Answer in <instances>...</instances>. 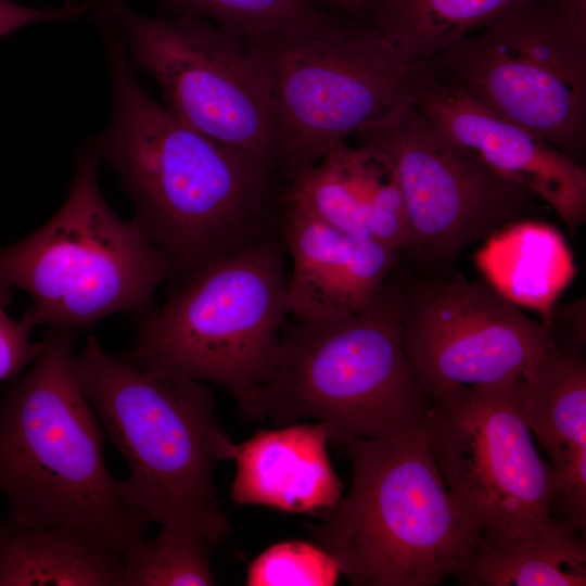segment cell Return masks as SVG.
<instances>
[{
	"instance_id": "obj_5",
	"label": "cell",
	"mask_w": 586,
	"mask_h": 586,
	"mask_svg": "<svg viewBox=\"0 0 586 586\" xmlns=\"http://www.w3.org/2000/svg\"><path fill=\"white\" fill-rule=\"evenodd\" d=\"M347 496L307 524L354 586H433L463 565L480 531L448 493L426 438L347 440Z\"/></svg>"
},
{
	"instance_id": "obj_25",
	"label": "cell",
	"mask_w": 586,
	"mask_h": 586,
	"mask_svg": "<svg viewBox=\"0 0 586 586\" xmlns=\"http://www.w3.org/2000/svg\"><path fill=\"white\" fill-rule=\"evenodd\" d=\"M341 575L335 560L313 542L285 540L259 553L249 565V586H333Z\"/></svg>"
},
{
	"instance_id": "obj_16",
	"label": "cell",
	"mask_w": 586,
	"mask_h": 586,
	"mask_svg": "<svg viewBox=\"0 0 586 586\" xmlns=\"http://www.w3.org/2000/svg\"><path fill=\"white\" fill-rule=\"evenodd\" d=\"M284 200L345 234L374 240L406 257L404 198L392 166L370 145L335 146L289 180Z\"/></svg>"
},
{
	"instance_id": "obj_17",
	"label": "cell",
	"mask_w": 586,
	"mask_h": 586,
	"mask_svg": "<svg viewBox=\"0 0 586 586\" xmlns=\"http://www.w3.org/2000/svg\"><path fill=\"white\" fill-rule=\"evenodd\" d=\"M329 434L320 423L260 429L237 444L231 499L239 505L317 514L342 498L343 483L329 458Z\"/></svg>"
},
{
	"instance_id": "obj_19",
	"label": "cell",
	"mask_w": 586,
	"mask_h": 586,
	"mask_svg": "<svg viewBox=\"0 0 586 586\" xmlns=\"http://www.w3.org/2000/svg\"><path fill=\"white\" fill-rule=\"evenodd\" d=\"M454 577L466 586H585V539L560 521L531 537L481 532Z\"/></svg>"
},
{
	"instance_id": "obj_15",
	"label": "cell",
	"mask_w": 586,
	"mask_h": 586,
	"mask_svg": "<svg viewBox=\"0 0 586 586\" xmlns=\"http://www.w3.org/2000/svg\"><path fill=\"white\" fill-rule=\"evenodd\" d=\"M286 254L289 313L321 320L369 306L403 256L371 239H358L286 202L280 225Z\"/></svg>"
},
{
	"instance_id": "obj_7",
	"label": "cell",
	"mask_w": 586,
	"mask_h": 586,
	"mask_svg": "<svg viewBox=\"0 0 586 586\" xmlns=\"http://www.w3.org/2000/svg\"><path fill=\"white\" fill-rule=\"evenodd\" d=\"M99 163L87 148L80 152L61 208L27 238L0 249V288L31 296L28 311L37 326L74 331L119 311L142 318L154 309L156 288L175 273L141 226L109 206Z\"/></svg>"
},
{
	"instance_id": "obj_3",
	"label": "cell",
	"mask_w": 586,
	"mask_h": 586,
	"mask_svg": "<svg viewBox=\"0 0 586 586\" xmlns=\"http://www.w3.org/2000/svg\"><path fill=\"white\" fill-rule=\"evenodd\" d=\"M78 382L129 476L124 498L148 522L217 547L230 533L215 488L237 444L215 413L204 382L139 369L104 351L90 333L74 360Z\"/></svg>"
},
{
	"instance_id": "obj_24",
	"label": "cell",
	"mask_w": 586,
	"mask_h": 586,
	"mask_svg": "<svg viewBox=\"0 0 586 586\" xmlns=\"http://www.w3.org/2000/svg\"><path fill=\"white\" fill-rule=\"evenodd\" d=\"M214 548L161 528L143 538L124 557L120 586H208Z\"/></svg>"
},
{
	"instance_id": "obj_1",
	"label": "cell",
	"mask_w": 586,
	"mask_h": 586,
	"mask_svg": "<svg viewBox=\"0 0 586 586\" xmlns=\"http://www.w3.org/2000/svg\"><path fill=\"white\" fill-rule=\"evenodd\" d=\"M113 94L107 126L87 149L118 174L133 219L182 278L281 233L288 179L276 160L218 143L179 120L135 75L122 36L93 14Z\"/></svg>"
},
{
	"instance_id": "obj_23",
	"label": "cell",
	"mask_w": 586,
	"mask_h": 586,
	"mask_svg": "<svg viewBox=\"0 0 586 586\" xmlns=\"http://www.w3.org/2000/svg\"><path fill=\"white\" fill-rule=\"evenodd\" d=\"M164 16L191 14L240 36L334 37L356 21L308 0H155Z\"/></svg>"
},
{
	"instance_id": "obj_26",
	"label": "cell",
	"mask_w": 586,
	"mask_h": 586,
	"mask_svg": "<svg viewBox=\"0 0 586 586\" xmlns=\"http://www.w3.org/2000/svg\"><path fill=\"white\" fill-rule=\"evenodd\" d=\"M552 468L555 484L549 502L550 515L574 531L585 533L586 445L571 448Z\"/></svg>"
},
{
	"instance_id": "obj_13",
	"label": "cell",
	"mask_w": 586,
	"mask_h": 586,
	"mask_svg": "<svg viewBox=\"0 0 586 586\" xmlns=\"http://www.w3.org/2000/svg\"><path fill=\"white\" fill-rule=\"evenodd\" d=\"M437 272L404 281L402 295L404 347L430 398L515 378L558 344L482 278Z\"/></svg>"
},
{
	"instance_id": "obj_9",
	"label": "cell",
	"mask_w": 586,
	"mask_h": 586,
	"mask_svg": "<svg viewBox=\"0 0 586 586\" xmlns=\"http://www.w3.org/2000/svg\"><path fill=\"white\" fill-rule=\"evenodd\" d=\"M243 37L278 122L288 182L412 103L413 65L366 23L334 37Z\"/></svg>"
},
{
	"instance_id": "obj_6",
	"label": "cell",
	"mask_w": 586,
	"mask_h": 586,
	"mask_svg": "<svg viewBox=\"0 0 586 586\" xmlns=\"http://www.w3.org/2000/svg\"><path fill=\"white\" fill-rule=\"evenodd\" d=\"M285 256L279 233L184 277L160 309L140 318L119 357L142 370L220 385L243 416L290 316Z\"/></svg>"
},
{
	"instance_id": "obj_22",
	"label": "cell",
	"mask_w": 586,
	"mask_h": 586,
	"mask_svg": "<svg viewBox=\"0 0 586 586\" xmlns=\"http://www.w3.org/2000/svg\"><path fill=\"white\" fill-rule=\"evenodd\" d=\"M526 0H378L368 21L410 65L423 64Z\"/></svg>"
},
{
	"instance_id": "obj_27",
	"label": "cell",
	"mask_w": 586,
	"mask_h": 586,
	"mask_svg": "<svg viewBox=\"0 0 586 586\" xmlns=\"http://www.w3.org/2000/svg\"><path fill=\"white\" fill-rule=\"evenodd\" d=\"M11 301L9 289L0 288V382L14 379L41 348V342L33 343L30 332L37 326L27 310L20 320L7 314Z\"/></svg>"
},
{
	"instance_id": "obj_14",
	"label": "cell",
	"mask_w": 586,
	"mask_h": 586,
	"mask_svg": "<svg viewBox=\"0 0 586 586\" xmlns=\"http://www.w3.org/2000/svg\"><path fill=\"white\" fill-rule=\"evenodd\" d=\"M412 104L457 144L552 208L573 237L586 220V170L538 135L413 65Z\"/></svg>"
},
{
	"instance_id": "obj_29",
	"label": "cell",
	"mask_w": 586,
	"mask_h": 586,
	"mask_svg": "<svg viewBox=\"0 0 586 586\" xmlns=\"http://www.w3.org/2000/svg\"><path fill=\"white\" fill-rule=\"evenodd\" d=\"M333 14L368 24L378 0H308Z\"/></svg>"
},
{
	"instance_id": "obj_28",
	"label": "cell",
	"mask_w": 586,
	"mask_h": 586,
	"mask_svg": "<svg viewBox=\"0 0 586 586\" xmlns=\"http://www.w3.org/2000/svg\"><path fill=\"white\" fill-rule=\"evenodd\" d=\"M88 11L85 0H66L60 8H30L11 0H0V38L25 25L49 22L71 21Z\"/></svg>"
},
{
	"instance_id": "obj_11",
	"label": "cell",
	"mask_w": 586,
	"mask_h": 586,
	"mask_svg": "<svg viewBox=\"0 0 586 586\" xmlns=\"http://www.w3.org/2000/svg\"><path fill=\"white\" fill-rule=\"evenodd\" d=\"M512 379L432 397L425 438L448 493L480 533L531 537L558 523L549 511L555 469L514 406Z\"/></svg>"
},
{
	"instance_id": "obj_12",
	"label": "cell",
	"mask_w": 586,
	"mask_h": 586,
	"mask_svg": "<svg viewBox=\"0 0 586 586\" xmlns=\"http://www.w3.org/2000/svg\"><path fill=\"white\" fill-rule=\"evenodd\" d=\"M392 166L406 208L407 258L443 271L499 228L534 217L537 198L457 144L412 103L354 135Z\"/></svg>"
},
{
	"instance_id": "obj_4",
	"label": "cell",
	"mask_w": 586,
	"mask_h": 586,
	"mask_svg": "<svg viewBox=\"0 0 586 586\" xmlns=\"http://www.w3.org/2000/svg\"><path fill=\"white\" fill-rule=\"evenodd\" d=\"M403 282L391 278L374 302L357 311L286 320L243 417L278 426L313 418L335 446L353 438L426 436L432 400L404 347Z\"/></svg>"
},
{
	"instance_id": "obj_21",
	"label": "cell",
	"mask_w": 586,
	"mask_h": 586,
	"mask_svg": "<svg viewBox=\"0 0 586 586\" xmlns=\"http://www.w3.org/2000/svg\"><path fill=\"white\" fill-rule=\"evenodd\" d=\"M123 560L64 528L0 521V586H120Z\"/></svg>"
},
{
	"instance_id": "obj_18",
	"label": "cell",
	"mask_w": 586,
	"mask_h": 586,
	"mask_svg": "<svg viewBox=\"0 0 586 586\" xmlns=\"http://www.w3.org/2000/svg\"><path fill=\"white\" fill-rule=\"evenodd\" d=\"M474 260L483 280L552 328V310L575 276L573 254L556 227L535 217L512 221L483 241Z\"/></svg>"
},
{
	"instance_id": "obj_8",
	"label": "cell",
	"mask_w": 586,
	"mask_h": 586,
	"mask_svg": "<svg viewBox=\"0 0 586 586\" xmlns=\"http://www.w3.org/2000/svg\"><path fill=\"white\" fill-rule=\"evenodd\" d=\"M423 65L583 163L586 0H526Z\"/></svg>"
},
{
	"instance_id": "obj_10",
	"label": "cell",
	"mask_w": 586,
	"mask_h": 586,
	"mask_svg": "<svg viewBox=\"0 0 586 586\" xmlns=\"http://www.w3.org/2000/svg\"><path fill=\"white\" fill-rule=\"evenodd\" d=\"M133 66L161 87L165 105L209 139L283 166L267 87L245 38L191 14L145 16L123 0H98ZM284 169V166H283Z\"/></svg>"
},
{
	"instance_id": "obj_20",
	"label": "cell",
	"mask_w": 586,
	"mask_h": 586,
	"mask_svg": "<svg viewBox=\"0 0 586 586\" xmlns=\"http://www.w3.org/2000/svg\"><path fill=\"white\" fill-rule=\"evenodd\" d=\"M514 406L550 464L586 445V361L579 348L557 344L511 380Z\"/></svg>"
},
{
	"instance_id": "obj_30",
	"label": "cell",
	"mask_w": 586,
	"mask_h": 586,
	"mask_svg": "<svg viewBox=\"0 0 586 586\" xmlns=\"http://www.w3.org/2000/svg\"><path fill=\"white\" fill-rule=\"evenodd\" d=\"M563 320L572 330L581 344L585 343V302L577 301L571 304H556L551 320Z\"/></svg>"
},
{
	"instance_id": "obj_2",
	"label": "cell",
	"mask_w": 586,
	"mask_h": 586,
	"mask_svg": "<svg viewBox=\"0 0 586 586\" xmlns=\"http://www.w3.org/2000/svg\"><path fill=\"white\" fill-rule=\"evenodd\" d=\"M30 370L0 399V492L22 526L73 531L124 557L148 521L123 496L74 367L73 330L49 327Z\"/></svg>"
}]
</instances>
